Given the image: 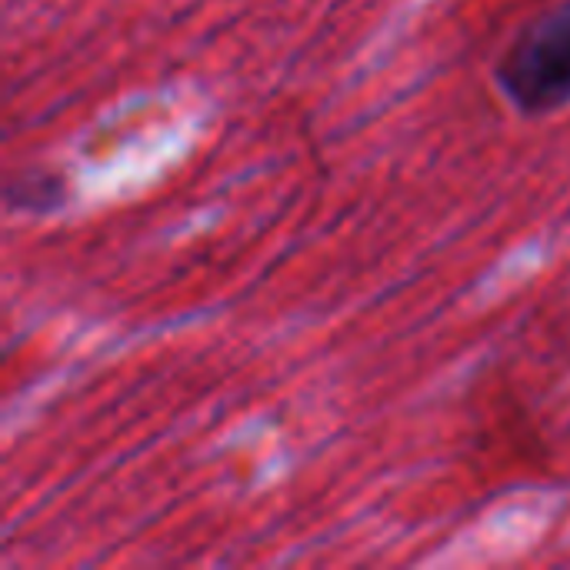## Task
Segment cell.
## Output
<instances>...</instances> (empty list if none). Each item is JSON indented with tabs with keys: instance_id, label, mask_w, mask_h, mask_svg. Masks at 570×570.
Masks as SVG:
<instances>
[{
	"instance_id": "1",
	"label": "cell",
	"mask_w": 570,
	"mask_h": 570,
	"mask_svg": "<svg viewBox=\"0 0 570 570\" xmlns=\"http://www.w3.org/2000/svg\"><path fill=\"white\" fill-rule=\"evenodd\" d=\"M501 97L524 117L570 107V0L528 20L494 63Z\"/></svg>"
},
{
	"instance_id": "2",
	"label": "cell",
	"mask_w": 570,
	"mask_h": 570,
	"mask_svg": "<svg viewBox=\"0 0 570 570\" xmlns=\"http://www.w3.org/2000/svg\"><path fill=\"white\" fill-rule=\"evenodd\" d=\"M70 200V187L67 177L60 170H23L17 177L7 180L3 187V204L13 214H27V217H47L57 214L63 204Z\"/></svg>"
}]
</instances>
